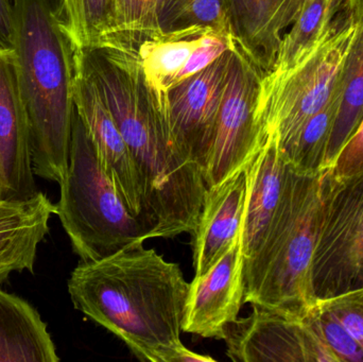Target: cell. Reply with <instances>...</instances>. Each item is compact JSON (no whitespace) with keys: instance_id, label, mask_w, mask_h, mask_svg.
<instances>
[{"instance_id":"obj_2","label":"cell","mask_w":363,"mask_h":362,"mask_svg":"<svg viewBox=\"0 0 363 362\" xmlns=\"http://www.w3.org/2000/svg\"><path fill=\"white\" fill-rule=\"evenodd\" d=\"M74 308L118 337L142 361L170 362L189 283L179 264L144 244L82 261L67 283Z\"/></svg>"},{"instance_id":"obj_11","label":"cell","mask_w":363,"mask_h":362,"mask_svg":"<svg viewBox=\"0 0 363 362\" xmlns=\"http://www.w3.org/2000/svg\"><path fill=\"white\" fill-rule=\"evenodd\" d=\"M241 233L218 261L189 283L184 333L223 340L228 325L238 319L245 295Z\"/></svg>"},{"instance_id":"obj_17","label":"cell","mask_w":363,"mask_h":362,"mask_svg":"<svg viewBox=\"0 0 363 362\" xmlns=\"http://www.w3.org/2000/svg\"><path fill=\"white\" fill-rule=\"evenodd\" d=\"M288 162L277 135H269L264 146L247 164V196L242 220L245 264L262 247L281 202Z\"/></svg>"},{"instance_id":"obj_8","label":"cell","mask_w":363,"mask_h":362,"mask_svg":"<svg viewBox=\"0 0 363 362\" xmlns=\"http://www.w3.org/2000/svg\"><path fill=\"white\" fill-rule=\"evenodd\" d=\"M262 77V72L237 48L233 49L204 171L206 187L218 184L245 165L266 142L268 135L258 117Z\"/></svg>"},{"instance_id":"obj_5","label":"cell","mask_w":363,"mask_h":362,"mask_svg":"<svg viewBox=\"0 0 363 362\" xmlns=\"http://www.w3.org/2000/svg\"><path fill=\"white\" fill-rule=\"evenodd\" d=\"M57 215L82 261H97L144 244L148 232L104 171L84 123L74 111L69 166Z\"/></svg>"},{"instance_id":"obj_20","label":"cell","mask_w":363,"mask_h":362,"mask_svg":"<svg viewBox=\"0 0 363 362\" xmlns=\"http://www.w3.org/2000/svg\"><path fill=\"white\" fill-rule=\"evenodd\" d=\"M342 97L326 154V169L330 167L343 145L355 131L363 117V15L341 68Z\"/></svg>"},{"instance_id":"obj_27","label":"cell","mask_w":363,"mask_h":362,"mask_svg":"<svg viewBox=\"0 0 363 362\" xmlns=\"http://www.w3.org/2000/svg\"><path fill=\"white\" fill-rule=\"evenodd\" d=\"M318 301L337 317L363 352V286Z\"/></svg>"},{"instance_id":"obj_13","label":"cell","mask_w":363,"mask_h":362,"mask_svg":"<svg viewBox=\"0 0 363 362\" xmlns=\"http://www.w3.org/2000/svg\"><path fill=\"white\" fill-rule=\"evenodd\" d=\"M30 131L19 94L12 49L0 47V198L13 201L38 195Z\"/></svg>"},{"instance_id":"obj_9","label":"cell","mask_w":363,"mask_h":362,"mask_svg":"<svg viewBox=\"0 0 363 362\" xmlns=\"http://www.w3.org/2000/svg\"><path fill=\"white\" fill-rule=\"evenodd\" d=\"M108 36L132 49L161 112L172 87L204 69L226 51L236 48L230 36L199 26L167 32L159 30L136 40Z\"/></svg>"},{"instance_id":"obj_26","label":"cell","mask_w":363,"mask_h":362,"mask_svg":"<svg viewBox=\"0 0 363 362\" xmlns=\"http://www.w3.org/2000/svg\"><path fill=\"white\" fill-rule=\"evenodd\" d=\"M313 314L339 362H363V352L359 344L330 310L318 301Z\"/></svg>"},{"instance_id":"obj_30","label":"cell","mask_w":363,"mask_h":362,"mask_svg":"<svg viewBox=\"0 0 363 362\" xmlns=\"http://www.w3.org/2000/svg\"><path fill=\"white\" fill-rule=\"evenodd\" d=\"M350 10L355 14V16L360 17L363 15V0H345Z\"/></svg>"},{"instance_id":"obj_10","label":"cell","mask_w":363,"mask_h":362,"mask_svg":"<svg viewBox=\"0 0 363 362\" xmlns=\"http://www.w3.org/2000/svg\"><path fill=\"white\" fill-rule=\"evenodd\" d=\"M232 50L172 87L162 112L172 142L186 159L201 168L203 176L225 89Z\"/></svg>"},{"instance_id":"obj_24","label":"cell","mask_w":363,"mask_h":362,"mask_svg":"<svg viewBox=\"0 0 363 362\" xmlns=\"http://www.w3.org/2000/svg\"><path fill=\"white\" fill-rule=\"evenodd\" d=\"M157 21L164 32L199 26L233 38L228 0H160Z\"/></svg>"},{"instance_id":"obj_4","label":"cell","mask_w":363,"mask_h":362,"mask_svg":"<svg viewBox=\"0 0 363 362\" xmlns=\"http://www.w3.org/2000/svg\"><path fill=\"white\" fill-rule=\"evenodd\" d=\"M325 171L303 174L288 164L268 233L245 264V303L292 318H303L317 305L313 266Z\"/></svg>"},{"instance_id":"obj_19","label":"cell","mask_w":363,"mask_h":362,"mask_svg":"<svg viewBox=\"0 0 363 362\" xmlns=\"http://www.w3.org/2000/svg\"><path fill=\"white\" fill-rule=\"evenodd\" d=\"M47 324L27 301L0 290V362H57Z\"/></svg>"},{"instance_id":"obj_25","label":"cell","mask_w":363,"mask_h":362,"mask_svg":"<svg viewBox=\"0 0 363 362\" xmlns=\"http://www.w3.org/2000/svg\"><path fill=\"white\" fill-rule=\"evenodd\" d=\"M160 0H115L116 28L110 34L136 40L159 31L157 8Z\"/></svg>"},{"instance_id":"obj_14","label":"cell","mask_w":363,"mask_h":362,"mask_svg":"<svg viewBox=\"0 0 363 362\" xmlns=\"http://www.w3.org/2000/svg\"><path fill=\"white\" fill-rule=\"evenodd\" d=\"M250 316L226 329V355L233 361L309 362L308 329L303 318H292L257 305Z\"/></svg>"},{"instance_id":"obj_28","label":"cell","mask_w":363,"mask_h":362,"mask_svg":"<svg viewBox=\"0 0 363 362\" xmlns=\"http://www.w3.org/2000/svg\"><path fill=\"white\" fill-rule=\"evenodd\" d=\"M330 178L347 180L363 172V117L355 131L343 145L330 167Z\"/></svg>"},{"instance_id":"obj_22","label":"cell","mask_w":363,"mask_h":362,"mask_svg":"<svg viewBox=\"0 0 363 362\" xmlns=\"http://www.w3.org/2000/svg\"><path fill=\"white\" fill-rule=\"evenodd\" d=\"M345 0H305L294 25L284 34L272 72L283 74L302 61L321 38L328 21L338 12Z\"/></svg>"},{"instance_id":"obj_21","label":"cell","mask_w":363,"mask_h":362,"mask_svg":"<svg viewBox=\"0 0 363 362\" xmlns=\"http://www.w3.org/2000/svg\"><path fill=\"white\" fill-rule=\"evenodd\" d=\"M341 97L342 84L339 76L328 101L307 121L296 142L283 152L288 164L296 171L313 174L326 169V154Z\"/></svg>"},{"instance_id":"obj_7","label":"cell","mask_w":363,"mask_h":362,"mask_svg":"<svg viewBox=\"0 0 363 362\" xmlns=\"http://www.w3.org/2000/svg\"><path fill=\"white\" fill-rule=\"evenodd\" d=\"M313 276L318 300L363 286V172L336 181L326 169Z\"/></svg>"},{"instance_id":"obj_16","label":"cell","mask_w":363,"mask_h":362,"mask_svg":"<svg viewBox=\"0 0 363 362\" xmlns=\"http://www.w3.org/2000/svg\"><path fill=\"white\" fill-rule=\"evenodd\" d=\"M305 0H228L237 50L266 76L272 72L284 34Z\"/></svg>"},{"instance_id":"obj_29","label":"cell","mask_w":363,"mask_h":362,"mask_svg":"<svg viewBox=\"0 0 363 362\" xmlns=\"http://www.w3.org/2000/svg\"><path fill=\"white\" fill-rule=\"evenodd\" d=\"M17 0H0V47L12 48Z\"/></svg>"},{"instance_id":"obj_18","label":"cell","mask_w":363,"mask_h":362,"mask_svg":"<svg viewBox=\"0 0 363 362\" xmlns=\"http://www.w3.org/2000/svg\"><path fill=\"white\" fill-rule=\"evenodd\" d=\"M52 215L57 205L43 193L23 201L0 198V282L13 272L33 273L38 246Z\"/></svg>"},{"instance_id":"obj_12","label":"cell","mask_w":363,"mask_h":362,"mask_svg":"<svg viewBox=\"0 0 363 362\" xmlns=\"http://www.w3.org/2000/svg\"><path fill=\"white\" fill-rule=\"evenodd\" d=\"M74 102L95 146L102 168L114 183L130 212L140 219L142 188L131 153L99 89L76 57Z\"/></svg>"},{"instance_id":"obj_3","label":"cell","mask_w":363,"mask_h":362,"mask_svg":"<svg viewBox=\"0 0 363 362\" xmlns=\"http://www.w3.org/2000/svg\"><path fill=\"white\" fill-rule=\"evenodd\" d=\"M35 176L61 184L69 166L74 48L53 0H17L12 45Z\"/></svg>"},{"instance_id":"obj_6","label":"cell","mask_w":363,"mask_h":362,"mask_svg":"<svg viewBox=\"0 0 363 362\" xmlns=\"http://www.w3.org/2000/svg\"><path fill=\"white\" fill-rule=\"evenodd\" d=\"M357 21L345 0L302 61L283 74L262 77L258 117L267 135H277L283 152L296 142L307 121L330 98Z\"/></svg>"},{"instance_id":"obj_15","label":"cell","mask_w":363,"mask_h":362,"mask_svg":"<svg viewBox=\"0 0 363 362\" xmlns=\"http://www.w3.org/2000/svg\"><path fill=\"white\" fill-rule=\"evenodd\" d=\"M247 164L218 184L207 187L198 223L191 233L194 276L204 274L241 233Z\"/></svg>"},{"instance_id":"obj_1","label":"cell","mask_w":363,"mask_h":362,"mask_svg":"<svg viewBox=\"0 0 363 362\" xmlns=\"http://www.w3.org/2000/svg\"><path fill=\"white\" fill-rule=\"evenodd\" d=\"M86 72L131 153L142 188L140 220L149 239L192 233L206 193L204 176L172 142L138 61L125 53H94Z\"/></svg>"},{"instance_id":"obj_23","label":"cell","mask_w":363,"mask_h":362,"mask_svg":"<svg viewBox=\"0 0 363 362\" xmlns=\"http://www.w3.org/2000/svg\"><path fill=\"white\" fill-rule=\"evenodd\" d=\"M74 50L96 48L116 28L115 0H60Z\"/></svg>"}]
</instances>
